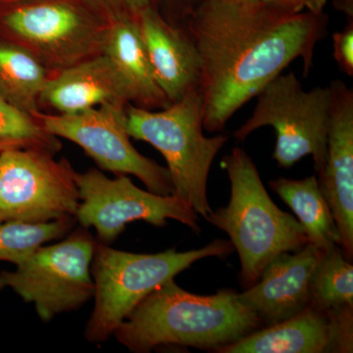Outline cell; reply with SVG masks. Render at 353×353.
<instances>
[{
	"label": "cell",
	"mask_w": 353,
	"mask_h": 353,
	"mask_svg": "<svg viewBox=\"0 0 353 353\" xmlns=\"http://www.w3.org/2000/svg\"><path fill=\"white\" fill-rule=\"evenodd\" d=\"M57 113L80 112L103 104H132V94L108 55L99 53L52 74L39 99Z\"/></svg>",
	"instance_id": "9a60e30c"
},
{
	"label": "cell",
	"mask_w": 353,
	"mask_h": 353,
	"mask_svg": "<svg viewBox=\"0 0 353 353\" xmlns=\"http://www.w3.org/2000/svg\"><path fill=\"white\" fill-rule=\"evenodd\" d=\"M201 0H167L169 10L166 18L175 26H185Z\"/></svg>",
	"instance_id": "4316f807"
},
{
	"label": "cell",
	"mask_w": 353,
	"mask_h": 353,
	"mask_svg": "<svg viewBox=\"0 0 353 353\" xmlns=\"http://www.w3.org/2000/svg\"><path fill=\"white\" fill-rule=\"evenodd\" d=\"M79 192L76 222L94 228L97 241L111 245L134 221L162 227L168 220L185 225L194 233L201 232L199 214L190 204L174 194L162 196L139 189L127 175L110 179L99 169L77 173Z\"/></svg>",
	"instance_id": "9c48e42d"
},
{
	"label": "cell",
	"mask_w": 353,
	"mask_h": 353,
	"mask_svg": "<svg viewBox=\"0 0 353 353\" xmlns=\"http://www.w3.org/2000/svg\"><path fill=\"white\" fill-rule=\"evenodd\" d=\"M328 0H260L259 6L275 12L294 15L303 12L324 13Z\"/></svg>",
	"instance_id": "484cf974"
},
{
	"label": "cell",
	"mask_w": 353,
	"mask_h": 353,
	"mask_svg": "<svg viewBox=\"0 0 353 353\" xmlns=\"http://www.w3.org/2000/svg\"><path fill=\"white\" fill-rule=\"evenodd\" d=\"M262 326L259 316L241 303L234 290L199 296L183 290L171 279L146 296L114 336L136 353L164 345L216 352Z\"/></svg>",
	"instance_id": "7a4b0ae2"
},
{
	"label": "cell",
	"mask_w": 353,
	"mask_h": 353,
	"mask_svg": "<svg viewBox=\"0 0 353 353\" xmlns=\"http://www.w3.org/2000/svg\"><path fill=\"white\" fill-rule=\"evenodd\" d=\"M61 148L59 138L46 132L34 116L0 97V153L38 150L57 155Z\"/></svg>",
	"instance_id": "7402d4cb"
},
{
	"label": "cell",
	"mask_w": 353,
	"mask_h": 353,
	"mask_svg": "<svg viewBox=\"0 0 353 353\" xmlns=\"http://www.w3.org/2000/svg\"><path fill=\"white\" fill-rule=\"evenodd\" d=\"M311 304L324 309L353 306V266L341 248L322 252L310 283Z\"/></svg>",
	"instance_id": "ffe728a7"
},
{
	"label": "cell",
	"mask_w": 353,
	"mask_h": 353,
	"mask_svg": "<svg viewBox=\"0 0 353 353\" xmlns=\"http://www.w3.org/2000/svg\"><path fill=\"white\" fill-rule=\"evenodd\" d=\"M336 7L340 11L347 14L350 19L353 18L352 0H336Z\"/></svg>",
	"instance_id": "83f0119b"
},
{
	"label": "cell",
	"mask_w": 353,
	"mask_h": 353,
	"mask_svg": "<svg viewBox=\"0 0 353 353\" xmlns=\"http://www.w3.org/2000/svg\"><path fill=\"white\" fill-rule=\"evenodd\" d=\"M97 240L87 228L72 230L62 241L43 245L12 272H2L6 287L32 303L39 319L50 322L57 316L83 307L94 297L92 275Z\"/></svg>",
	"instance_id": "ba28073f"
},
{
	"label": "cell",
	"mask_w": 353,
	"mask_h": 353,
	"mask_svg": "<svg viewBox=\"0 0 353 353\" xmlns=\"http://www.w3.org/2000/svg\"><path fill=\"white\" fill-rule=\"evenodd\" d=\"M75 217L46 223H0V261L19 264L41 246L62 240L75 228Z\"/></svg>",
	"instance_id": "44dd1931"
},
{
	"label": "cell",
	"mask_w": 353,
	"mask_h": 353,
	"mask_svg": "<svg viewBox=\"0 0 353 353\" xmlns=\"http://www.w3.org/2000/svg\"><path fill=\"white\" fill-rule=\"evenodd\" d=\"M185 27L201 57L203 128L218 132L294 60L303 61L308 76L316 46L328 32V17L201 0Z\"/></svg>",
	"instance_id": "6da1fadb"
},
{
	"label": "cell",
	"mask_w": 353,
	"mask_h": 353,
	"mask_svg": "<svg viewBox=\"0 0 353 353\" xmlns=\"http://www.w3.org/2000/svg\"><path fill=\"white\" fill-rule=\"evenodd\" d=\"M31 1V0H0V2L3 3L13 4L19 3V2Z\"/></svg>",
	"instance_id": "f546056e"
},
{
	"label": "cell",
	"mask_w": 353,
	"mask_h": 353,
	"mask_svg": "<svg viewBox=\"0 0 353 353\" xmlns=\"http://www.w3.org/2000/svg\"><path fill=\"white\" fill-rule=\"evenodd\" d=\"M333 39V57L343 73L353 76V21L341 32H336Z\"/></svg>",
	"instance_id": "d4e9b609"
},
{
	"label": "cell",
	"mask_w": 353,
	"mask_h": 353,
	"mask_svg": "<svg viewBox=\"0 0 353 353\" xmlns=\"http://www.w3.org/2000/svg\"><path fill=\"white\" fill-rule=\"evenodd\" d=\"M233 250L231 241L222 239L199 250L180 252L171 248L158 253L123 252L97 241L92 262L94 305L85 326V340L105 343L152 290L199 260L227 256Z\"/></svg>",
	"instance_id": "277c9868"
},
{
	"label": "cell",
	"mask_w": 353,
	"mask_h": 353,
	"mask_svg": "<svg viewBox=\"0 0 353 353\" xmlns=\"http://www.w3.org/2000/svg\"><path fill=\"white\" fill-rule=\"evenodd\" d=\"M102 53L108 55L132 94V104L154 110L170 105L153 76L137 19L108 24Z\"/></svg>",
	"instance_id": "e0dca14e"
},
{
	"label": "cell",
	"mask_w": 353,
	"mask_h": 353,
	"mask_svg": "<svg viewBox=\"0 0 353 353\" xmlns=\"http://www.w3.org/2000/svg\"><path fill=\"white\" fill-rule=\"evenodd\" d=\"M256 97L252 116L234 132V138L245 141L260 128H274L273 158L278 166L290 169L311 155L319 176L324 170L328 150L330 85L305 90L299 78L290 72L276 77Z\"/></svg>",
	"instance_id": "8992f818"
},
{
	"label": "cell",
	"mask_w": 353,
	"mask_h": 353,
	"mask_svg": "<svg viewBox=\"0 0 353 353\" xmlns=\"http://www.w3.org/2000/svg\"><path fill=\"white\" fill-rule=\"evenodd\" d=\"M0 15L2 39L31 51L52 74L102 53L108 24L80 0H31Z\"/></svg>",
	"instance_id": "52a82bcc"
},
{
	"label": "cell",
	"mask_w": 353,
	"mask_h": 353,
	"mask_svg": "<svg viewBox=\"0 0 353 353\" xmlns=\"http://www.w3.org/2000/svg\"><path fill=\"white\" fill-rule=\"evenodd\" d=\"M269 185L290 206L303 226L309 245L322 252L341 248V234L317 176L303 180L279 178Z\"/></svg>",
	"instance_id": "ac0fdd59"
},
{
	"label": "cell",
	"mask_w": 353,
	"mask_h": 353,
	"mask_svg": "<svg viewBox=\"0 0 353 353\" xmlns=\"http://www.w3.org/2000/svg\"><path fill=\"white\" fill-rule=\"evenodd\" d=\"M331 348L326 310L309 304L299 314L260 328L216 350L219 353H324Z\"/></svg>",
	"instance_id": "2e32d148"
},
{
	"label": "cell",
	"mask_w": 353,
	"mask_h": 353,
	"mask_svg": "<svg viewBox=\"0 0 353 353\" xmlns=\"http://www.w3.org/2000/svg\"><path fill=\"white\" fill-rule=\"evenodd\" d=\"M221 167L231 183V196L227 206L212 210L205 220L229 236L240 257L241 285L248 289L280 253L299 252L308 245L307 236L294 216L272 201L245 150L234 148Z\"/></svg>",
	"instance_id": "3957f363"
},
{
	"label": "cell",
	"mask_w": 353,
	"mask_h": 353,
	"mask_svg": "<svg viewBox=\"0 0 353 353\" xmlns=\"http://www.w3.org/2000/svg\"><path fill=\"white\" fill-rule=\"evenodd\" d=\"M126 105L103 104L80 112L32 114L43 129L76 143L99 170L115 176H137L146 189L169 196L174 188L166 167L143 157L134 148L127 131Z\"/></svg>",
	"instance_id": "30bf717a"
},
{
	"label": "cell",
	"mask_w": 353,
	"mask_h": 353,
	"mask_svg": "<svg viewBox=\"0 0 353 353\" xmlns=\"http://www.w3.org/2000/svg\"><path fill=\"white\" fill-rule=\"evenodd\" d=\"M322 252L308 243L299 252L280 253L239 299L263 326L294 317L311 303L309 283Z\"/></svg>",
	"instance_id": "4fadbf2b"
},
{
	"label": "cell",
	"mask_w": 353,
	"mask_h": 353,
	"mask_svg": "<svg viewBox=\"0 0 353 353\" xmlns=\"http://www.w3.org/2000/svg\"><path fill=\"white\" fill-rule=\"evenodd\" d=\"M331 327L330 352H353V306L326 309Z\"/></svg>",
	"instance_id": "cb8c5ba5"
},
{
	"label": "cell",
	"mask_w": 353,
	"mask_h": 353,
	"mask_svg": "<svg viewBox=\"0 0 353 353\" xmlns=\"http://www.w3.org/2000/svg\"><path fill=\"white\" fill-rule=\"evenodd\" d=\"M80 2L106 24L122 19H138L146 9L155 8L154 0H80Z\"/></svg>",
	"instance_id": "603a6c76"
},
{
	"label": "cell",
	"mask_w": 353,
	"mask_h": 353,
	"mask_svg": "<svg viewBox=\"0 0 353 353\" xmlns=\"http://www.w3.org/2000/svg\"><path fill=\"white\" fill-rule=\"evenodd\" d=\"M38 150L0 153V223H46L75 217L77 172L67 158Z\"/></svg>",
	"instance_id": "8fae6325"
},
{
	"label": "cell",
	"mask_w": 353,
	"mask_h": 353,
	"mask_svg": "<svg viewBox=\"0 0 353 353\" xmlns=\"http://www.w3.org/2000/svg\"><path fill=\"white\" fill-rule=\"evenodd\" d=\"M6 283H4L3 279H2L1 275H0V290L6 288Z\"/></svg>",
	"instance_id": "4dcf8cb0"
},
{
	"label": "cell",
	"mask_w": 353,
	"mask_h": 353,
	"mask_svg": "<svg viewBox=\"0 0 353 353\" xmlns=\"http://www.w3.org/2000/svg\"><path fill=\"white\" fill-rule=\"evenodd\" d=\"M219 1L239 4V6H259L260 0H219Z\"/></svg>",
	"instance_id": "f1b7e54d"
},
{
	"label": "cell",
	"mask_w": 353,
	"mask_h": 353,
	"mask_svg": "<svg viewBox=\"0 0 353 353\" xmlns=\"http://www.w3.org/2000/svg\"><path fill=\"white\" fill-rule=\"evenodd\" d=\"M137 21L153 76L169 102L199 90L201 57L188 28L171 24L157 8L146 9Z\"/></svg>",
	"instance_id": "5bb4252c"
},
{
	"label": "cell",
	"mask_w": 353,
	"mask_h": 353,
	"mask_svg": "<svg viewBox=\"0 0 353 353\" xmlns=\"http://www.w3.org/2000/svg\"><path fill=\"white\" fill-rule=\"evenodd\" d=\"M51 74L20 44L0 39V97L28 114L39 111V95Z\"/></svg>",
	"instance_id": "d6986e66"
},
{
	"label": "cell",
	"mask_w": 353,
	"mask_h": 353,
	"mask_svg": "<svg viewBox=\"0 0 353 353\" xmlns=\"http://www.w3.org/2000/svg\"><path fill=\"white\" fill-rule=\"evenodd\" d=\"M126 125L131 138L150 143L163 155L174 196L205 219L212 212L208 197L209 172L229 138L204 136L199 90L159 111L129 104Z\"/></svg>",
	"instance_id": "5b68a950"
},
{
	"label": "cell",
	"mask_w": 353,
	"mask_h": 353,
	"mask_svg": "<svg viewBox=\"0 0 353 353\" xmlns=\"http://www.w3.org/2000/svg\"><path fill=\"white\" fill-rule=\"evenodd\" d=\"M331 117L326 164L320 188L329 202L341 234V250L353 256V90L336 79L330 83Z\"/></svg>",
	"instance_id": "7c38bea8"
}]
</instances>
